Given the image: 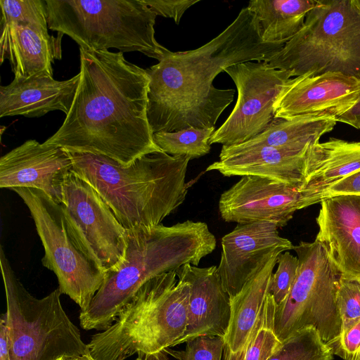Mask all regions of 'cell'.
I'll return each instance as SVG.
<instances>
[{
  "instance_id": "obj_13",
  "label": "cell",
  "mask_w": 360,
  "mask_h": 360,
  "mask_svg": "<svg viewBox=\"0 0 360 360\" xmlns=\"http://www.w3.org/2000/svg\"><path fill=\"white\" fill-rule=\"evenodd\" d=\"M319 202L302 192L300 186L256 176H243L221 194L219 211L226 222L264 221L281 228L296 211Z\"/></svg>"
},
{
  "instance_id": "obj_10",
  "label": "cell",
  "mask_w": 360,
  "mask_h": 360,
  "mask_svg": "<svg viewBox=\"0 0 360 360\" xmlns=\"http://www.w3.org/2000/svg\"><path fill=\"white\" fill-rule=\"evenodd\" d=\"M30 210L44 249L42 265L52 271L62 294L85 311L101 288L105 273L81 250L72 236L60 205L41 190L11 189Z\"/></svg>"
},
{
  "instance_id": "obj_35",
  "label": "cell",
  "mask_w": 360,
  "mask_h": 360,
  "mask_svg": "<svg viewBox=\"0 0 360 360\" xmlns=\"http://www.w3.org/2000/svg\"><path fill=\"white\" fill-rule=\"evenodd\" d=\"M341 195H360V169L332 185L324 195V199Z\"/></svg>"
},
{
  "instance_id": "obj_11",
  "label": "cell",
  "mask_w": 360,
  "mask_h": 360,
  "mask_svg": "<svg viewBox=\"0 0 360 360\" xmlns=\"http://www.w3.org/2000/svg\"><path fill=\"white\" fill-rule=\"evenodd\" d=\"M59 204L81 250L105 274L116 269L124 259L127 230L94 188L72 170Z\"/></svg>"
},
{
  "instance_id": "obj_5",
  "label": "cell",
  "mask_w": 360,
  "mask_h": 360,
  "mask_svg": "<svg viewBox=\"0 0 360 360\" xmlns=\"http://www.w3.org/2000/svg\"><path fill=\"white\" fill-rule=\"evenodd\" d=\"M190 290L189 283L174 270L151 278L111 326L92 335L87 354L94 360L160 356L184 334Z\"/></svg>"
},
{
  "instance_id": "obj_24",
  "label": "cell",
  "mask_w": 360,
  "mask_h": 360,
  "mask_svg": "<svg viewBox=\"0 0 360 360\" xmlns=\"http://www.w3.org/2000/svg\"><path fill=\"white\" fill-rule=\"evenodd\" d=\"M336 119L323 116H300L290 119L275 118L261 134L240 144L230 146L244 149L260 146L275 148L304 149L319 141L331 131Z\"/></svg>"
},
{
  "instance_id": "obj_23",
  "label": "cell",
  "mask_w": 360,
  "mask_h": 360,
  "mask_svg": "<svg viewBox=\"0 0 360 360\" xmlns=\"http://www.w3.org/2000/svg\"><path fill=\"white\" fill-rule=\"evenodd\" d=\"M283 250L275 252L231 301V317L224 338V349L236 353L243 347L264 303L268 288Z\"/></svg>"
},
{
  "instance_id": "obj_40",
  "label": "cell",
  "mask_w": 360,
  "mask_h": 360,
  "mask_svg": "<svg viewBox=\"0 0 360 360\" xmlns=\"http://www.w3.org/2000/svg\"><path fill=\"white\" fill-rule=\"evenodd\" d=\"M354 3L356 6L360 9V0H354Z\"/></svg>"
},
{
  "instance_id": "obj_37",
  "label": "cell",
  "mask_w": 360,
  "mask_h": 360,
  "mask_svg": "<svg viewBox=\"0 0 360 360\" xmlns=\"http://www.w3.org/2000/svg\"><path fill=\"white\" fill-rule=\"evenodd\" d=\"M337 122L360 129V94L354 105L346 112L337 118Z\"/></svg>"
},
{
  "instance_id": "obj_16",
  "label": "cell",
  "mask_w": 360,
  "mask_h": 360,
  "mask_svg": "<svg viewBox=\"0 0 360 360\" xmlns=\"http://www.w3.org/2000/svg\"><path fill=\"white\" fill-rule=\"evenodd\" d=\"M68 150L30 139L0 158V187L36 188L60 203L64 181L72 171Z\"/></svg>"
},
{
  "instance_id": "obj_17",
  "label": "cell",
  "mask_w": 360,
  "mask_h": 360,
  "mask_svg": "<svg viewBox=\"0 0 360 360\" xmlns=\"http://www.w3.org/2000/svg\"><path fill=\"white\" fill-rule=\"evenodd\" d=\"M191 285L186 328L174 346L199 336L224 339L230 322L231 301L224 290L217 266L198 267L186 264L176 271Z\"/></svg>"
},
{
  "instance_id": "obj_22",
  "label": "cell",
  "mask_w": 360,
  "mask_h": 360,
  "mask_svg": "<svg viewBox=\"0 0 360 360\" xmlns=\"http://www.w3.org/2000/svg\"><path fill=\"white\" fill-rule=\"evenodd\" d=\"M360 169V141L330 138L308 146L300 191L321 202L334 184Z\"/></svg>"
},
{
  "instance_id": "obj_38",
  "label": "cell",
  "mask_w": 360,
  "mask_h": 360,
  "mask_svg": "<svg viewBox=\"0 0 360 360\" xmlns=\"http://www.w3.org/2000/svg\"><path fill=\"white\" fill-rule=\"evenodd\" d=\"M56 360H94L88 354L83 355H63Z\"/></svg>"
},
{
  "instance_id": "obj_15",
  "label": "cell",
  "mask_w": 360,
  "mask_h": 360,
  "mask_svg": "<svg viewBox=\"0 0 360 360\" xmlns=\"http://www.w3.org/2000/svg\"><path fill=\"white\" fill-rule=\"evenodd\" d=\"M360 94V79L340 72L300 76L286 83L274 104L275 118L323 116L336 119Z\"/></svg>"
},
{
  "instance_id": "obj_6",
  "label": "cell",
  "mask_w": 360,
  "mask_h": 360,
  "mask_svg": "<svg viewBox=\"0 0 360 360\" xmlns=\"http://www.w3.org/2000/svg\"><path fill=\"white\" fill-rule=\"evenodd\" d=\"M48 27L92 51H138L158 61L155 13L143 0H45Z\"/></svg>"
},
{
  "instance_id": "obj_1",
  "label": "cell",
  "mask_w": 360,
  "mask_h": 360,
  "mask_svg": "<svg viewBox=\"0 0 360 360\" xmlns=\"http://www.w3.org/2000/svg\"><path fill=\"white\" fill-rule=\"evenodd\" d=\"M79 58L80 79L72 105L44 143L108 158L124 167L162 151L148 120L146 69L127 61L121 51L79 47Z\"/></svg>"
},
{
  "instance_id": "obj_33",
  "label": "cell",
  "mask_w": 360,
  "mask_h": 360,
  "mask_svg": "<svg viewBox=\"0 0 360 360\" xmlns=\"http://www.w3.org/2000/svg\"><path fill=\"white\" fill-rule=\"evenodd\" d=\"M343 360H360V321L347 333L327 344Z\"/></svg>"
},
{
  "instance_id": "obj_25",
  "label": "cell",
  "mask_w": 360,
  "mask_h": 360,
  "mask_svg": "<svg viewBox=\"0 0 360 360\" xmlns=\"http://www.w3.org/2000/svg\"><path fill=\"white\" fill-rule=\"evenodd\" d=\"M317 0H253L247 6L257 18L265 43L285 44L303 27Z\"/></svg>"
},
{
  "instance_id": "obj_18",
  "label": "cell",
  "mask_w": 360,
  "mask_h": 360,
  "mask_svg": "<svg viewBox=\"0 0 360 360\" xmlns=\"http://www.w3.org/2000/svg\"><path fill=\"white\" fill-rule=\"evenodd\" d=\"M316 239L326 248L341 277L360 280V195L323 200Z\"/></svg>"
},
{
  "instance_id": "obj_29",
  "label": "cell",
  "mask_w": 360,
  "mask_h": 360,
  "mask_svg": "<svg viewBox=\"0 0 360 360\" xmlns=\"http://www.w3.org/2000/svg\"><path fill=\"white\" fill-rule=\"evenodd\" d=\"M1 25L11 22L48 30L45 0H0Z\"/></svg>"
},
{
  "instance_id": "obj_34",
  "label": "cell",
  "mask_w": 360,
  "mask_h": 360,
  "mask_svg": "<svg viewBox=\"0 0 360 360\" xmlns=\"http://www.w3.org/2000/svg\"><path fill=\"white\" fill-rule=\"evenodd\" d=\"M200 0H143L156 15L172 18L179 24L185 11Z\"/></svg>"
},
{
  "instance_id": "obj_32",
  "label": "cell",
  "mask_w": 360,
  "mask_h": 360,
  "mask_svg": "<svg viewBox=\"0 0 360 360\" xmlns=\"http://www.w3.org/2000/svg\"><path fill=\"white\" fill-rule=\"evenodd\" d=\"M182 351L169 350L178 360H221L224 340L217 336H199L186 342Z\"/></svg>"
},
{
  "instance_id": "obj_28",
  "label": "cell",
  "mask_w": 360,
  "mask_h": 360,
  "mask_svg": "<svg viewBox=\"0 0 360 360\" xmlns=\"http://www.w3.org/2000/svg\"><path fill=\"white\" fill-rule=\"evenodd\" d=\"M215 128H189L177 131H159L153 134L157 146L165 153L175 156H188L191 160L208 154L210 139Z\"/></svg>"
},
{
  "instance_id": "obj_7",
  "label": "cell",
  "mask_w": 360,
  "mask_h": 360,
  "mask_svg": "<svg viewBox=\"0 0 360 360\" xmlns=\"http://www.w3.org/2000/svg\"><path fill=\"white\" fill-rule=\"evenodd\" d=\"M267 62L292 77L340 72L360 79V9L354 0H320L302 29Z\"/></svg>"
},
{
  "instance_id": "obj_12",
  "label": "cell",
  "mask_w": 360,
  "mask_h": 360,
  "mask_svg": "<svg viewBox=\"0 0 360 360\" xmlns=\"http://www.w3.org/2000/svg\"><path fill=\"white\" fill-rule=\"evenodd\" d=\"M238 91L236 103L226 121L212 134L210 144L230 146L246 142L263 132L275 117L274 104L288 80L289 71L266 61H248L224 70Z\"/></svg>"
},
{
  "instance_id": "obj_8",
  "label": "cell",
  "mask_w": 360,
  "mask_h": 360,
  "mask_svg": "<svg viewBox=\"0 0 360 360\" xmlns=\"http://www.w3.org/2000/svg\"><path fill=\"white\" fill-rule=\"evenodd\" d=\"M0 266L11 360H56L87 354L79 330L63 309L59 288L41 299L34 297L16 276L2 246Z\"/></svg>"
},
{
  "instance_id": "obj_19",
  "label": "cell",
  "mask_w": 360,
  "mask_h": 360,
  "mask_svg": "<svg viewBox=\"0 0 360 360\" xmlns=\"http://www.w3.org/2000/svg\"><path fill=\"white\" fill-rule=\"evenodd\" d=\"M307 147L294 149L260 146L238 149L222 146L219 160L210 165L206 171H217L224 176H256L301 188Z\"/></svg>"
},
{
  "instance_id": "obj_9",
  "label": "cell",
  "mask_w": 360,
  "mask_h": 360,
  "mask_svg": "<svg viewBox=\"0 0 360 360\" xmlns=\"http://www.w3.org/2000/svg\"><path fill=\"white\" fill-rule=\"evenodd\" d=\"M293 250L299 260L297 274L286 299L276 305L275 333L282 342L297 330L312 326L328 344L341 334L336 304L340 274L318 240L301 241Z\"/></svg>"
},
{
  "instance_id": "obj_14",
  "label": "cell",
  "mask_w": 360,
  "mask_h": 360,
  "mask_svg": "<svg viewBox=\"0 0 360 360\" xmlns=\"http://www.w3.org/2000/svg\"><path fill=\"white\" fill-rule=\"evenodd\" d=\"M217 272L230 299L234 297L266 261L277 250L294 249L290 240L279 235L269 221L238 224L221 240Z\"/></svg>"
},
{
  "instance_id": "obj_20",
  "label": "cell",
  "mask_w": 360,
  "mask_h": 360,
  "mask_svg": "<svg viewBox=\"0 0 360 360\" xmlns=\"http://www.w3.org/2000/svg\"><path fill=\"white\" fill-rule=\"evenodd\" d=\"M79 72L58 81L46 72L28 78H14L0 87V117L22 115L39 117L54 110L69 111L78 86Z\"/></svg>"
},
{
  "instance_id": "obj_4",
  "label": "cell",
  "mask_w": 360,
  "mask_h": 360,
  "mask_svg": "<svg viewBox=\"0 0 360 360\" xmlns=\"http://www.w3.org/2000/svg\"><path fill=\"white\" fill-rule=\"evenodd\" d=\"M69 153L72 170L94 188L126 230L160 224L186 199L188 156L154 152L124 167L103 156Z\"/></svg>"
},
{
  "instance_id": "obj_3",
  "label": "cell",
  "mask_w": 360,
  "mask_h": 360,
  "mask_svg": "<svg viewBox=\"0 0 360 360\" xmlns=\"http://www.w3.org/2000/svg\"><path fill=\"white\" fill-rule=\"evenodd\" d=\"M216 245L215 236L202 221L186 220L169 226L160 224L127 230L124 261L105 274L89 307L80 311L81 327L108 329L146 282L186 264L198 266Z\"/></svg>"
},
{
  "instance_id": "obj_31",
  "label": "cell",
  "mask_w": 360,
  "mask_h": 360,
  "mask_svg": "<svg viewBox=\"0 0 360 360\" xmlns=\"http://www.w3.org/2000/svg\"><path fill=\"white\" fill-rule=\"evenodd\" d=\"M277 264V269L271 278L268 292L273 296L276 305H279L286 299L296 278L299 260L297 256L285 251L278 255Z\"/></svg>"
},
{
  "instance_id": "obj_39",
  "label": "cell",
  "mask_w": 360,
  "mask_h": 360,
  "mask_svg": "<svg viewBox=\"0 0 360 360\" xmlns=\"http://www.w3.org/2000/svg\"><path fill=\"white\" fill-rule=\"evenodd\" d=\"M135 360H158V358L150 357V358H142L138 356Z\"/></svg>"
},
{
  "instance_id": "obj_21",
  "label": "cell",
  "mask_w": 360,
  "mask_h": 360,
  "mask_svg": "<svg viewBox=\"0 0 360 360\" xmlns=\"http://www.w3.org/2000/svg\"><path fill=\"white\" fill-rule=\"evenodd\" d=\"M48 30L11 22L1 25L0 62L8 60L14 78H28L46 72L53 75L52 64L61 58L60 41Z\"/></svg>"
},
{
  "instance_id": "obj_27",
  "label": "cell",
  "mask_w": 360,
  "mask_h": 360,
  "mask_svg": "<svg viewBox=\"0 0 360 360\" xmlns=\"http://www.w3.org/2000/svg\"><path fill=\"white\" fill-rule=\"evenodd\" d=\"M330 348L312 326L297 330L282 341L267 360H333Z\"/></svg>"
},
{
  "instance_id": "obj_30",
  "label": "cell",
  "mask_w": 360,
  "mask_h": 360,
  "mask_svg": "<svg viewBox=\"0 0 360 360\" xmlns=\"http://www.w3.org/2000/svg\"><path fill=\"white\" fill-rule=\"evenodd\" d=\"M336 304L342 323L340 335H343L360 321V280L340 276Z\"/></svg>"
},
{
  "instance_id": "obj_36",
  "label": "cell",
  "mask_w": 360,
  "mask_h": 360,
  "mask_svg": "<svg viewBox=\"0 0 360 360\" xmlns=\"http://www.w3.org/2000/svg\"><path fill=\"white\" fill-rule=\"evenodd\" d=\"M0 360H11L8 330L5 314L0 319Z\"/></svg>"
},
{
  "instance_id": "obj_26",
  "label": "cell",
  "mask_w": 360,
  "mask_h": 360,
  "mask_svg": "<svg viewBox=\"0 0 360 360\" xmlns=\"http://www.w3.org/2000/svg\"><path fill=\"white\" fill-rule=\"evenodd\" d=\"M276 309V303L268 292L245 345L236 353L224 349L223 360H267L282 343L274 330Z\"/></svg>"
},
{
  "instance_id": "obj_2",
  "label": "cell",
  "mask_w": 360,
  "mask_h": 360,
  "mask_svg": "<svg viewBox=\"0 0 360 360\" xmlns=\"http://www.w3.org/2000/svg\"><path fill=\"white\" fill-rule=\"evenodd\" d=\"M284 45L264 42L257 18L245 7L202 46L177 52L165 48L158 63L146 69L147 116L153 134L214 127L235 95L232 89L213 86L217 75L238 63L268 61Z\"/></svg>"
}]
</instances>
